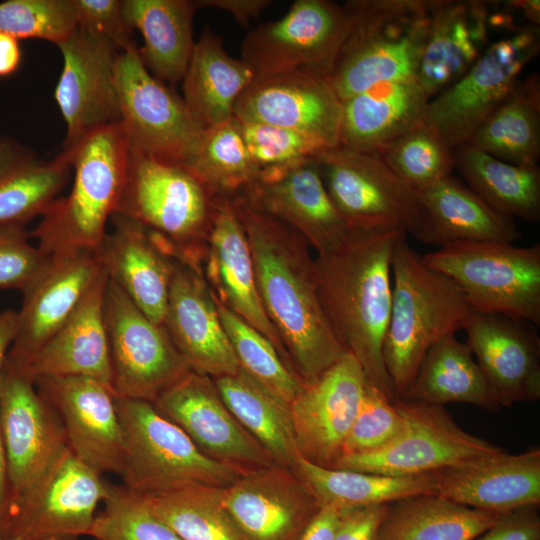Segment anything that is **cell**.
Segmentation results:
<instances>
[{"instance_id":"cell-1","label":"cell","mask_w":540,"mask_h":540,"mask_svg":"<svg viewBox=\"0 0 540 540\" xmlns=\"http://www.w3.org/2000/svg\"><path fill=\"white\" fill-rule=\"evenodd\" d=\"M230 202L244 228L264 311L303 384L346 352L323 311L315 258L291 227L237 194Z\"/></svg>"},{"instance_id":"cell-2","label":"cell","mask_w":540,"mask_h":540,"mask_svg":"<svg viewBox=\"0 0 540 540\" xmlns=\"http://www.w3.org/2000/svg\"><path fill=\"white\" fill-rule=\"evenodd\" d=\"M399 229L350 228L332 249L317 254L318 293L329 325L345 352L360 363L367 383L396 395L383 361L391 300V261Z\"/></svg>"},{"instance_id":"cell-3","label":"cell","mask_w":540,"mask_h":540,"mask_svg":"<svg viewBox=\"0 0 540 540\" xmlns=\"http://www.w3.org/2000/svg\"><path fill=\"white\" fill-rule=\"evenodd\" d=\"M391 311L383 361L396 398L403 396L429 348L464 329L472 312L460 287L427 266L407 237L392 261Z\"/></svg>"},{"instance_id":"cell-4","label":"cell","mask_w":540,"mask_h":540,"mask_svg":"<svg viewBox=\"0 0 540 540\" xmlns=\"http://www.w3.org/2000/svg\"><path fill=\"white\" fill-rule=\"evenodd\" d=\"M62 152L74 172L72 187L67 196L53 201L30 236L45 255L97 251L124 187L129 140L117 123L93 131Z\"/></svg>"},{"instance_id":"cell-5","label":"cell","mask_w":540,"mask_h":540,"mask_svg":"<svg viewBox=\"0 0 540 540\" xmlns=\"http://www.w3.org/2000/svg\"><path fill=\"white\" fill-rule=\"evenodd\" d=\"M432 0H348L350 27L328 77L342 101L414 77L431 23Z\"/></svg>"},{"instance_id":"cell-6","label":"cell","mask_w":540,"mask_h":540,"mask_svg":"<svg viewBox=\"0 0 540 540\" xmlns=\"http://www.w3.org/2000/svg\"><path fill=\"white\" fill-rule=\"evenodd\" d=\"M124 439L123 485L140 494L187 485L226 488L247 471L204 455L153 403L116 396Z\"/></svg>"},{"instance_id":"cell-7","label":"cell","mask_w":540,"mask_h":540,"mask_svg":"<svg viewBox=\"0 0 540 540\" xmlns=\"http://www.w3.org/2000/svg\"><path fill=\"white\" fill-rule=\"evenodd\" d=\"M216 197L187 168L130 148L116 214L163 239L176 259L201 266ZM114 213V214H115Z\"/></svg>"},{"instance_id":"cell-8","label":"cell","mask_w":540,"mask_h":540,"mask_svg":"<svg viewBox=\"0 0 540 540\" xmlns=\"http://www.w3.org/2000/svg\"><path fill=\"white\" fill-rule=\"evenodd\" d=\"M451 278L472 311L540 325V245L456 242L422 255Z\"/></svg>"},{"instance_id":"cell-9","label":"cell","mask_w":540,"mask_h":540,"mask_svg":"<svg viewBox=\"0 0 540 540\" xmlns=\"http://www.w3.org/2000/svg\"><path fill=\"white\" fill-rule=\"evenodd\" d=\"M314 161L350 228L399 229L420 240L424 207L416 192L377 154L338 144L321 152Z\"/></svg>"},{"instance_id":"cell-10","label":"cell","mask_w":540,"mask_h":540,"mask_svg":"<svg viewBox=\"0 0 540 540\" xmlns=\"http://www.w3.org/2000/svg\"><path fill=\"white\" fill-rule=\"evenodd\" d=\"M401 433L377 451L340 457L333 469L388 476H418L464 465L504 451L462 429L441 405L395 400Z\"/></svg>"},{"instance_id":"cell-11","label":"cell","mask_w":540,"mask_h":540,"mask_svg":"<svg viewBox=\"0 0 540 540\" xmlns=\"http://www.w3.org/2000/svg\"><path fill=\"white\" fill-rule=\"evenodd\" d=\"M539 51L536 26L522 27L489 44L459 80L430 100L424 121L453 148L467 144Z\"/></svg>"},{"instance_id":"cell-12","label":"cell","mask_w":540,"mask_h":540,"mask_svg":"<svg viewBox=\"0 0 540 540\" xmlns=\"http://www.w3.org/2000/svg\"><path fill=\"white\" fill-rule=\"evenodd\" d=\"M104 319L116 396L153 403L192 371L163 325L152 322L110 279Z\"/></svg>"},{"instance_id":"cell-13","label":"cell","mask_w":540,"mask_h":540,"mask_svg":"<svg viewBox=\"0 0 540 540\" xmlns=\"http://www.w3.org/2000/svg\"><path fill=\"white\" fill-rule=\"evenodd\" d=\"M121 124L130 148L153 159L184 166L202 129L182 98L154 77L136 43L119 52L115 66Z\"/></svg>"},{"instance_id":"cell-14","label":"cell","mask_w":540,"mask_h":540,"mask_svg":"<svg viewBox=\"0 0 540 540\" xmlns=\"http://www.w3.org/2000/svg\"><path fill=\"white\" fill-rule=\"evenodd\" d=\"M349 27L344 4L297 0L283 17L246 35L241 59L255 75L309 70L329 77Z\"/></svg>"},{"instance_id":"cell-15","label":"cell","mask_w":540,"mask_h":540,"mask_svg":"<svg viewBox=\"0 0 540 540\" xmlns=\"http://www.w3.org/2000/svg\"><path fill=\"white\" fill-rule=\"evenodd\" d=\"M0 427L8 462L10 513L69 446L60 417L38 392L34 379L6 362L0 378Z\"/></svg>"},{"instance_id":"cell-16","label":"cell","mask_w":540,"mask_h":540,"mask_svg":"<svg viewBox=\"0 0 540 540\" xmlns=\"http://www.w3.org/2000/svg\"><path fill=\"white\" fill-rule=\"evenodd\" d=\"M109 485L68 447L37 486L12 507L1 536L81 540L89 536Z\"/></svg>"},{"instance_id":"cell-17","label":"cell","mask_w":540,"mask_h":540,"mask_svg":"<svg viewBox=\"0 0 540 540\" xmlns=\"http://www.w3.org/2000/svg\"><path fill=\"white\" fill-rule=\"evenodd\" d=\"M104 268L97 251L76 250L45 255L21 291L17 332L6 363L24 369L39 349L74 312Z\"/></svg>"},{"instance_id":"cell-18","label":"cell","mask_w":540,"mask_h":540,"mask_svg":"<svg viewBox=\"0 0 540 540\" xmlns=\"http://www.w3.org/2000/svg\"><path fill=\"white\" fill-rule=\"evenodd\" d=\"M57 46L63 68L54 96L66 124L67 150L93 131L121 122L115 78L119 51L78 26Z\"/></svg>"},{"instance_id":"cell-19","label":"cell","mask_w":540,"mask_h":540,"mask_svg":"<svg viewBox=\"0 0 540 540\" xmlns=\"http://www.w3.org/2000/svg\"><path fill=\"white\" fill-rule=\"evenodd\" d=\"M234 117L296 130L330 148L340 141L342 102L328 77L313 71L255 75L239 96Z\"/></svg>"},{"instance_id":"cell-20","label":"cell","mask_w":540,"mask_h":540,"mask_svg":"<svg viewBox=\"0 0 540 540\" xmlns=\"http://www.w3.org/2000/svg\"><path fill=\"white\" fill-rule=\"evenodd\" d=\"M34 382L60 417L70 450L101 475L120 476L124 439L111 385L70 375L39 376Z\"/></svg>"},{"instance_id":"cell-21","label":"cell","mask_w":540,"mask_h":540,"mask_svg":"<svg viewBox=\"0 0 540 540\" xmlns=\"http://www.w3.org/2000/svg\"><path fill=\"white\" fill-rule=\"evenodd\" d=\"M153 404L207 457L247 470L277 466L233 416L213 378L190 371Z\"/></svg>"},{"instance_id":"cell-22","label":"cell","mask_w":540,"mask_h":540,"mask_svg":"<svg viewBox=\"0 0 540 540\" xmlns=\"http://www.w3.org/2000/svg\"><path fill=\"white\" fill-rule=\"evenodd\" d=\"M367 379L350 353L303 384L289 405L298 451L305 459L332 468L359 411Z\"/></svg>"},{"instance_id":"cell-23","label":"cell","mask_w":540,"mask_h":540,"mask_svg":"<svg viewBox=\"0 0 540 540\" xmlns=\"http://www.w3.org/2000/svg\"><path fill=\"white\" fill-rule=\"evenodd\" d=\"M239 194L295 230L317 254L338 245L350 230L314 160L263 169Z\"/></svg>"},{"instance_id":"cell-24","label":"cell","mask_w":540,"mask_h":540,"mask_svg":"<svg viewBox=\"0 0 540 540\" xmlns=\"http://www.w3.org/2000/svg\"><path fill=\"white\" fill-rule=\"evenodd\" d=\"M162 325L192 371L213 379L239 371L201 267L175 259Z\"/></svg>"},{"instance_id":"cell-25","label":"cell","mask_w":540,"mask_h":540,"mask_svg":"<svg viewBox=\"0 0 540 540\" xmlns=\"http://www.w3.org/2000/svg\"><path fill=\"white\" fill-rule=\"evenodd\" d=\"M463 330L500 407L540 399V338L535 325L472 311Z\"/></svg>"},{"instance_id":"cell-26","label":"cell","mask_w":540,"mask_h":540,"mask_svg":"<svg viewBox=\"0 0 540 540\" xmlns=\"http://www.w3.org/2000/svg\"><path fill=\"white\" fill-rule=\"evenodd\" d=\"M201 268L212 295L264 335L290 366L280 337L264 311L249 243L228 198H216Z\"/></svg>"},{"instance_id":"cell-27","label":"cell","mask_w":540,"mask_h":540,"mask_svg":"<svg viewBox=\"0 0 540 540\" xmlns=\"http://www.w3.org/2000/svg\"><path fill=\"white\" fill-rule=\"evenodd\" d=\"M289 471L278 466L250 470L223 488V504L247 540H297L320 508Z\"/></svg>"},{"instance_id":"cell-28","label":"cell","mask_w":540,"mask_h":540,"mask_svg":"<svg viewBox=\"0 0 540 540\" xmlns=\"http://www.w3.org/2000/svg\"><path fill=\"white\" fill-rule=\"evenodd\" d=\"M97 253L109 279L154 323L166 313L175 257L159 236L120 214L111 216Z\"/></svg>"},{"instance_id":"cell-29","label":"cell","mask_w":540,"mask_h":540,"mask_svg":"<svg viewBox=\"0 0 540 540\" xmlns=\"http://www.w3.org/2000/svg\"><path fill=\"white\" fill-rule=\"evenodd\" d=\"M436 494L470 508L505 514L540 505V448L505 450L432 473Z\"/></svg>"},{"instance_id":"cell-30","label":"cell","mask_w":540,"mask_h":540,"mask_svg":"<svg viewBox=\"0 0 540 540\" xmlns=\"http://www.w3.org/2000/svg\"><path fill=\"white\" fill-rule=\"evenodd\" d=\"M489 16L488 1L432 0L416 74L430 100L459 80L489 46Z\"/></svg>"},{"instance_id":"cell-31","label":"cell","mask_w":540,"mask_h":540,"mask_svg":"<svg viewBox=\"0 0 540 540\" xmlns=\"http://www.w3.org/2000/svg\"><path fill=\"white\" fill-rule=\"evenodd\" d=\"M108 281L104 270L70 317L21 371L34 380L39 376H87L111 385L104 319Z\"/></svg>"},{"instance_id":"cell-32","label":"cell","mask_w":540,"mask_h":540,"mask_svg":"<svg viewBox=\"0 0 540 540\" xmlns=\"http://www.w3.org/2000/svg\"><path fill=\"white\" fill-rule=\"evenodd\" d=\"M429 102L416 76L373 85L342 101L339 144L376 153L423 122Z\"/></svg>"},{"instance_id":"cell-33","label":"cell","mask_w":540,"mask_h":540,"mask_svg":"<svg viewBox=\"0 0 540 540\" xmlns=\"http://www.w3.org/2000/svg\"><path fill=\"white\" fill-rule=\"evenodd\" d=\"M425 210L421 242L443 247L456 242L514 244L522 238L514 219L491 208L453 177L415 191Z\"/></svg>"},{"instance_id":"cell-34","label":"cell","mask_w":540,"mask_h":540,"mask_svg":"<svg viewBox=\"0 0 540 540\" xmlns=\"http://www.w3.org/2000/svg\"><path fill=\"white\" fill-rule=\"evenodd\" d=\"M255 74L240 58L230 56L222 37L205 27L195 42L182 79L183 101L202 129L221 125L234 117L236 102Z\"/></svg>"},{"instance_id":"cell-35","label":"cell","mask_w":540,"mask_h":540,"mask_svg":"<svg viewBox=\"0 0 540 540\" xmlns=\"http://www.w3.org/2000/svg\"><path fill=\"white\" fill-rule=\"evenodd\" d=\"M197 9V0H122L126 24L143 37V62L161 82L177 84L184 77L195 45Z\"/></svg>"},{"instance_id":"cell-36","label":"cell","mask_w":540,"mask_h":540,"mask_svg":"<svg viewBox=\"0 0 540 540\" xmlns=\"http://www.w3.org/2000/svg\"><path fill=\"white\" fill-rule=\"evenodd\" d=\"M400 398L441 406L466 403L489 412L500 408L470 348L455 335L429 348Z\"/></svg>"},{"instance_id":"cell-37","label":"cell","mask_w":540,"mask_h":540,"mask_svg":"<svg viewBox=\"0 0 540 540\" xmlns=\"http://www.w3.org/2000/svg\"><path fill=\"white\" fill-rule=\"evenodd\" d=\"M237 421L281 468L293 471L300 453L289 407L243 370L214 378Z\"/></svg>"},{"instance_id":"cell-38","label":"cell","mask_w":540,"mask_h":540,"mask_svg":"<svg viewBox=\"0 0 540 540\" xmlns=\"http://www.w3.org/2000/svg\"><path fill=\"white\" fill-rule=\"evenodd\" d=\"M455 168L468 187L498 213L512 219L540 220V169L495 158L464 144L455 148Z\"/></svg>"},{"instance_id":"cell-39","label":"cell","mask_w":540,"mask_h":540,"mask_svg":"<svg viewBox=\"0 0 540 540\" xmlns=\"http://www.w3.org/2000/svg\"><path fill=\"white\" fill-rule=\"evenodd\" d=\"M320 506L343 509L392 504L422 495L436 494L432 473L418 476H388L317 465L301 455L293 469Z\"/></svg>"},{"instance_id":"cell-40","label":"cell","mask_w":540,"mask_h":540,"mask_svg":"<svg viewBox=\"0 0 540 540\" xmlns=\"http://www.w3.org/2000/svg\"><path fill=\"white\" fill-rule=\"evenodd\" d=\"M501 515L437 494L417 495L390 504L377 540H474Z\"/></svg>"},{"instance_id":"cell-41","label":"cell","mask_w":540,"mask_h":540,"mask_svg":"<svg viewBox=\"0 0 540 540\" xmlns=\"http://www.w3.org/2000/svg\"><path fill=\"white\" fill-rule=\"evenodd\" d=\"M467 144L508 163L537 165L540 158L539 77L531 75L519 79Z\"/></svg>"},{"instance_id":"cell-42","label":"cell","mask_w":540,"mask_h":540,"mask_svg":"<svg viewBox=\"0 0 540 540\" xmlns=\"http://www.w3.org/2000/svg\"><path fill=\"white\" fill-rule=\"evenodd\" d=\"M141 496L183 540H247L223 504V488L187 485Z\"/></svg>"},{"instance_id":"cell-43","label":"cell","mask_w":540,"mask_h":540,"mask_svg":"<svg viewBox=\"0 0 540 540\" xmlns=\"http://www.w3.org/2000/svg\"><path fill=\"white\" fill-rule=\"evenodd\" d=\"M214 197L232 198L256 181L260 168L252 158L236 119L202 130L184 165Z\"/></svg>"},{"instance_id":"cell-44","label":"cell","mask_w":540,"mask_h":540,"mask_svg":"<svg viewBox=\"0 0 540 540\" xmlns=\"http://www.w3.org/2000/svg\"><path fill=\"white\" fill-rule=\"evenodd\" d=\"M72 171L61 152L49 161L27 157L0 179V225H24L42 216Z\"/></svg>"},{"instance_id":"cell-45","label":"cell","mask_w":540,"mask_h":540,"mask_svg":"<svg viewBox=\"0 0 540 540\" xmlns=\"http://www.w3.org/2000/svg\"><path fill=\"white\" fill-rule=\"evenodd\" d=\"M213 298L239 368L289 407L302 389L300 378L264 335Z\"/></svg>"},{"instance_id":"cell-46","label":"cell","mask_w":540,"mask_h":540,"mask_svg":"<svg viewBox=\"0 0 540 540\" xmlns=\"http://www.w3.org/2000/svg\"><path fill=\"white\" fill-rule=\"evenodd\" d=\"M375 154L414 191L450 177L455 168V148L425 121Z\"/></svg>"},{"instance_id":"cell-47","label":"cell","mask_w":540,"mask_h":540,"mask_svg":"<svg viewBox=\"0 0 540 540\" xmlns=\"http://www.w3.org/2000/svg\"><path fill=\"white\" fill-rule=\"evenodd\" d=\"M89 536L95 540H183L141 495L112 483Z\"/></svg>"},{"instance_id":"cell-48","label":"cell","mask_w":540,"mask_h":540,"mask_svg":"<svg viewBox=\"0 0 540 540\" xmlns=\"http://www.w3.org/2000/svg\"><path fill=\"white\" fill-rule=\"evenodd\" d=\"M77 28L74 0H9L0 3V32L16 39L59 44Z\"/></svg>"},{"instance_id":"cell-49","label":"cell","mask_w":540,"mask_h":540,"mask_svg":"<svg viewBox=\"0 0 540 540\" xmlns=\"http://www.w3.org/2000/svg\"><path fill=\"white\" fill-rule=\"evenodd\" d=\"M235 119L260 170L314 160L329 148L320 140L296 130Z\"/></svg>"},{"instance_id":"cell-50","label":"cell","mask_w":540,"mask_h":540,"mask_svg":"<svg viewBox=\"0 0 540 540\" xmlns=\"http://www.w3.org/2000/svg\"><path fill=\"white\" fill-rule=\"evenodd\" d=\"M403 428L404 418L395 400L367 383L340 457L382 449L391 443Z\"/></svg>"},{"instance_id":"cell-51","label":"cell","mask_w":540,"mask_h":540,"mask_svg":"<svg viewBox=\"0 0 540 540\" xmlns=\"http://www.w3.org/2000/svg\"><path fill=\"white\" fill-rule=\"evenodd\" d=\"M24 225H0V288L22 291L45 259Z\"/></svg>"},{"instance_id":"cell-52","label":"cell","mask_w":540,"mask_h":540,"mask_svg":"<svg viewBox=\"0 0 540 540\" xmlns=\"http://www.w3.org/2000/svg\"><path fill=\"white\" fill-rule=\"evenodd\" d=\"M77 26L109 41L119 52L135 42L122 14V0H74Z\"/></svg>"},{"instance_id":"cell-53","label":"cell","mask_w":540,"mask_h":540,"mask_svg":"<svg viewBox=\"0 0 540 540\" xmlns=\"http://www.w3.org/2000/svg\"><path fill=\"white\" fill-rule=\"evenodd\" d=\"M538 506H528L505 514L474 540H540Z\"/></svg>"},{"instance_id":"cell-54","label":"cell","mask_w":540,"mask_h":540,"mask_svg":"<svg viewBox=\"0 0 540 540\" xmlns=\"http://www.w3.org/2000/svg\"><path fill=\"white\" fill-rule=\"evenodd\" d=\"M390 504L346 509L333 540H377Z\"/></svg>"},{"instance_id":"cell-55","label":"cell","mask_w":540,"mask_h":540,"mask_svg":"<svg viewBox=\"0 0 540 540\" xmlns=\"http://www.w3.org/2000/svg\"><path fill=\"white\" fill-rule=\"evenodd\" d=\"M345 510L331 504L320 506L297 540H333Z\"/></svg>"},{"instance_id":"cell-56","label":"cell","mask_w":540,"mask_h":540,"mask_svg":"<svg viewBox=\"0 0 540 540\" xmlns=\"http://www.w3.org/2000/svg\"><path fill=\"white\" fill-rule=\"evenodd\" d=\"M199 8L212 7L231 14L242 26H248L272 2L269 0H197Z\"/></svg>"},{"instance_id":"cell-57","label":"cell","mask_w":540,"mask_h":540,"mask_svg":"<svg viewBox=\"0 0 540 540\" xmlns=\"http://www.w3.org/2000/svg\"><path fill=\"white\" fill-rule=\"evenodd\" d=\"M21 61L18 39L0 32V76L12 74Z\"/></svg>"},{"instance_id":"cell-58","label":"cell","mask_w":540,"mask_h":540,"mask_svg":"<svg viewBox=\"0 0 540 540\" xmlns=\"http://www.w3.org/2000/svg\"><path fill=\"white\" fill-rule=\"evenodd\" d=\"M10 507V485L6 450L0 427V535L6 524Z\"/></svg>"},{"instance_id":"cell-59","label":"cell","mask_w":540,"mask_h":540,"mask_svg":"<svg viewBox=\"0 0 540 540\" xmlns=\"http://www.w3.org/2000/svg\"><path fill=\"white\" fill-rule=\"evenodd\" d=\"M17 332V312L6 310L0 313V378L8 351Z\"/></svg>"},{"instance_id":"cell-60","label":"cell","mask_w":540,"mask_h":540,"mask_svg":"<svg viewBox=\"0 0 540 540\" xmlns=\"http://www.w3.org/2000/svg\"><path fill=\"white\" fill-rule=\"evenodd\" d=\"M27 157L10 142L2 141L0 144V179Z\"/></svg>"},{"instance_id":"cell-61","label":"cell","mask_w":540,"mask_h":540,"mask_svg":"<svg viewBox=\"0 0 540 540\" xmlns=\"http://www.w3.org/2000/svg\"><path fill=\"white\" fill-rule=\"evenodd\" d=\"M0 540H18V539H15V538H5L3 536L0 535Z\"/></svg>"},{"instance_id":"cell-62","label":"cell","mask_w":540,"mask_h":540,"mask_svg":"<svg viewBox=\"0 0 540 540\" xmlns=\"http://www.w3.org/2000/svg\"><path fill=\"white\" fill-rule=\"evenodd\" d=\"M1 142H2V141L0 140V144H1Z\"/></svg>"}]
</instances>
